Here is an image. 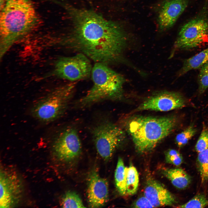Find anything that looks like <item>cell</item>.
Returning a JSON list of instances; mask_svg holds the SVG:
<instances>
[{
  "mask_svg": "<svg viewBox=\"0 0 208 208\" xmlns=\"http://www.w3.org/2000/svg\"><path fill=\"white\" fill-rule=\"evenodd\" d=\"M197 163L202 182L208 180V148L198 153Z\"/></svg>",
  "mask_w": 208,
  "mask_h": 208,
  "instance_id": "obj_20",
  "label": "cell"
},
{
  "mask_svg": "<svg viewBox=\"0 0 208 208\" xmlns=\"http://www.w3.org/2000/svg\"><path fill=\"white\" fill-rule=\"evenodd\" d=\"M166 162L176 166H180L183 162L182 155L177 151L174 149H169L165 153Z\"/></svg>",
  "mask_w": 208,
  "mask_h": 208,
  "instance_id": "obj_24",
  "label": "cell"
},
{
  "mask_svg": "<svg viewBox=\"0 0 208 208\" xmlns=\"http://www.w3.org/2000/svg\"><path fill=\"white\" fill-rule=\"evenodd\" d=\"M189 0H163L158 10L157 28L160 32L172 27L187 7Z\"/></svg>",
  "mask_w": 208,
  "mask_h": 208,
  "instance_id": "obj_12",
  "label": "cell"
},
{
  "mask_svg": "<svg viewBox=\"0 0 208 208\" xmlns=\"http://www.w3.org/2000/svg\"><path fill=\"white\" fill-rule=\"evenodd\" d=\"M139 174L135 167L130 165L126 168V193L129 195L135 194L138 190Z\"/></svg>",
  "mask_w": 208,
  "mask_h": 208,
  "instance_id": "obj_18",
  "label": "cell"
},
{
  "mask_svg": "<svg viewBox=\"0 0 208 208\" xmlns=\"http://www.w3.org/2000/svg\"><path fill=\"white\" fill-rule=\"evenodd\" d=\"M196 129L192 124L183 131L178 134L175 138V142L178 146L181 148L185 145L196 133Z\"/></svg>",
  "mask_w": 208,
  "mask_h": 208,
  "instance_id": "obj_21",
  "label": "cell"
},
{
  "mask_svg": "<svg viewBox=\"0 0 208 208\" xmlns=\"http://www.w3.org/2000/svg\"><path fill=\"white\" fill-rule=\"evenodd\" d=\"M92 134L96 150L105 160L111 158L125 136L124 131L120 127L106 121L96 126L92 131Z\"/></svg>",
  "mask_w": 208,
  "mask_h": 208,
  "instance_id": "obj_7",
  "label": "cell"
},
{
  "mask_svg": "<svg viewBox=\"0 0 208 208\" xmlns=\"http://www.w3.org/2000/svg\"><path fill=\"white\" fill-rule=\"evenodd\" d=\"M74 24L72 32L60 44L82 53L96 62L133 65L125 57L130 37L120 24L92 11L66 6Z\"/></svg>",
  "mask_w": 208,
  "mask_h": 208,
  "instance_id": "obj_1",
  "label": "cell"
},
{
  "mask_svg": "<svg viewBox=\"0 0 208 208\" xmlns=\"http://www.w3.org/2000/svg\"><path fill=\"white\" fill-rule=\"evenodd\" d=\"M198 81L200 94L203 93L208 88V62L200 68Z\"/></svg>",
  "mask_w": 208,
  "mask_h": 208,
  "instance_id": "obj_23",
  "label": "cell"
},
{
  "mask_svg": "<svg viewBox=\"0 0 208 208\" xmlns=\"http://www.w3.org/2000/svg\"><path fill=\"white\" fill-rule=\"evenodd\" d=\"M50 76L71 81L86 78L92 68L88 57L79 53L71 57H61L55 62Z\"/></svg>",
  "mask_w": 208,
  "mask_h": 208,
  "instance_id": "obj_8",
  "label": "cell"
},
{
  "mask_svg": "<svg viewBox=\"0 0 208 208\" xmlns=\"http://www.w3.org/2000/svg\"><path fill=\"white\" fill-rule=\"evenodd\" d=\"M208 62V47L183 62L177 75L181 76L190 71L200 68Z\"/></svg>",
  "mask_w": 208,
  "mask_h": 208,
  "instance_id": "obj_16",
  "label": "cell"
},
{
  "mask_svg": "<svg viewBox=\"0 0 208 208\" xmlns=\"http://www.w3.org/2000/svg\"><path fill=\"white\" fill-rule=\"evenodd\" d=\"M52 148L61 161L69 162L76 159L81 150V141L76 130L69 128L61 132L54 139Z\"/></svg>",
  "mask_w": 208,
  "mask_h": 208,
  "instance_id": "obj_9",
  "label": "cell"
},
{
  "mask_svg": "<svg viewBox=\"0 0 208 208\" xmlns=\"http://www.w3.org/2000/svg\"><path fill=\"white\" fill-rule=\"evenodd\" d=\"M1 14L0 56L1 59L18 41L28 34L37 22L30 0H5Z\"/></svg>",
  "mask_w": 208,
  "mask_h": 208,
  "instance_id": "obj_2",
  "label": "cell"
},
{
  "mask_svg": "<svg viewBox=\"0 0 208 208\" xmlns=\"http://www.w3.org/2000/svg\"><path fill=\"white\" fill-rule=\"evenodd\" d=\"M74 90V85L70 84L52 90L33 106L31 115L43 122L55 120L64 112Z\"/></svg>",
  "mask_w": 208,
  "mask_h": 208,
  "instance_id": "obj_5",
  "label": "cell"
},
{
  "mask_svg": "<svg viewBox=\"0 0 208 208\" xmlns=\"http://www.w3.org/2000/svg\"><path fill=\"white\" fill-rule=\"evenodd\" d=\"M208 205V200L203 194H198L187 203L179 206V208H202Z\"/></svg>",
  "mask_w": 208,
  "mask_h": 208,
  "instance_id": "obj_22",
  "label": "cell"
},
{
  "mask_svg": "<svg viewBox=\"0 0 208 208\" xmlns=\"http://www.w3.org/2000/svg\"><path fill=\"white\" fill-rule=\"evenodd\" d=\"M87 195L89 206L92 208L101 207L108 200V182L95 170L91 172L89 176Z\"/></svg>",
  "mask_w": 208,
  "mask_h": 208,
  "instance_id": "obj_13",
  "label": "cell"
},
{
  "mask_svg": "<svg viewBox=\"0 0 208 208\" xmlns=\"http://www.w3.org/2000/svg\"><path fill=\"white\" fill-rule=\"evenodd\" d=\"M186 103V99L181 93L163 91L156 93L147 98L135 111H168L183 107Z\"/></svg>",
  "mask_w": 208,
  "mask_h": 208,
  "instance_id": "obj_10",
  "label": "cell"
},
{
  "mask_svg": "<svg viewBox=\"0 0 208 208\" xmlns=\"http://www.w3.org/2000/svg\"><path fill=\"white\" fill-rule=\"evenodd\" d=\"M126 168L122 159L119 157L115 172L114 178L117 189L122 196L127 194Z\"/></svg>",
  "mask_w": 208,
  "mask_h": 208,
  "instance_id": "obj_17",
  "label": "cell"
},
{
  "mask_svg": "<svg viewBox=\"0 0 208 208\" xmlns=\"http://www.w3.org/2000/svg\"><path fill=\"white\" fill-rule=\"evenodd\" d=\"M91 74L93 85L86 94L79 101V104L86 106L105 100L120 99L123 93V86L126 79L107 64L96 62Z\"/></svg>",
  "mask_w": 208,
  "mask_h": 208,
  "instance_id": "obj_4",
  "label": "cell"
},
{
  "mask_svg": "<svg viewBox=\"0 0 208 208\" xmlns=\"http://www.w3.org/2000/svg\"><path fill=\"white\" fill-rule=\"evenodd\" d=\"M133 207L137 208H152L153 205L144 196L137 199L133 204Z\"/></svg>",
  "mask_w": 208,
  "mask_h": 208,
  "instance_id": "obj_26",
  "label": "cell"
},
{
  "mask_svg": "<svg viewBox=\"0 0 208 208\" xmlns=\"http://www.w3.org/2000/svg\"><path fill=\"white\" fill-rule=\"evenodd\" d=\"M208 36V19L198 16L181 27L173 46L170 57L176 51L188 50L200 45Z\"/></svg>",
  "mask_w": 208,
  "mask_h": 208,
  "instance_id": "obj_6",
  "label": "cell"
},
{
  "mask_svg": "<svg viewBox=\"0 0 208 208\" xmlns=\"http://www.w3.org/2000/svg\"><path fill=\"white\" fill-rule=\"evenodd\" d=\"M146 185L144 196L153 207L171 206L176 203L174 196L157 181L150 179L148 180Z\"/></svg>",
  "mask_w": 208,
  "mask_h": 208,
  "instance_id": "obj_14",
  "label": "cell"
},
{
  "mask_svg": "<svg viewBox=\"0 0 208 208\" xmlns=\"http://www.w3.org/2000/svg\"><path fill=\"white\" fill-rule=\"evenodd\" d=\"M177 123V118L174 116H138L130 121L128 130L136 150L144 153L152 150L172 132Z\"/></svg>",
  "mask_w": 208,
  "mask_h": 208,
  "instance_id": "obj_3",
  "label": "cell"
},
{
  "mask_svg": "<svg viewBox=\"0 0 208 208\" xmlns=\"http://www.w3.org/2000/svg\"><path fill=\"white\" fill-rule=\"evenodd\" d=\"M0 208L14 207L22 196V183L14 172L3 170L0 172Z\"/></svg>",
  "mask_w": 208,
  "mask_h": 208,
  "instance_id": "obj_11",
  "label": "cell"
},
{
  "mask_svg": "<svg viewBox=\"0 0 208 208\" xmlns=\"http://www.w3.org/2000/svg\"><path fill=\"white\" fill-rule=\"evenodd\" d=\"M208 148V129L205 127L203 128L195 146L198 153L203 151Z\"/></svg>",
  "mask_w": 208,
  "mask_h": 208,
  "instance_id": "obj_25",
  "label": "cell"
},
{
  "mask_svg": "<svg viewBox=\"0 0 208 208\" xmlns=\"http://www.w3.org/2000/svg\"><path fill=\"white\" fill-rule=\"evenodd\" d=\"M61 205L63 208H85L79 195L76 192L69 191L63 196Z\"/></svg>",
  "mask_w": 208,
  "mask_h": 208,
  "instance_id": "obj_19",
  "label": "cell"
},
{
  "mask_svg": "<svg viewBox=\"0 0 208 208\" xmlns=\"http://www.w3.org/2000/svg\"><path fill=\"white\" fill-rule=\"evenodd\" d=\"M163 173L176 188L183 189L187 187L191 182L190 176L180 168L167 169L163 171Z\"/></svg>",
  "mask_w": 208,
  "mask_h": 208,
  "instance_id": "obj_15",
  "label": "cell"
}]
</instances>
